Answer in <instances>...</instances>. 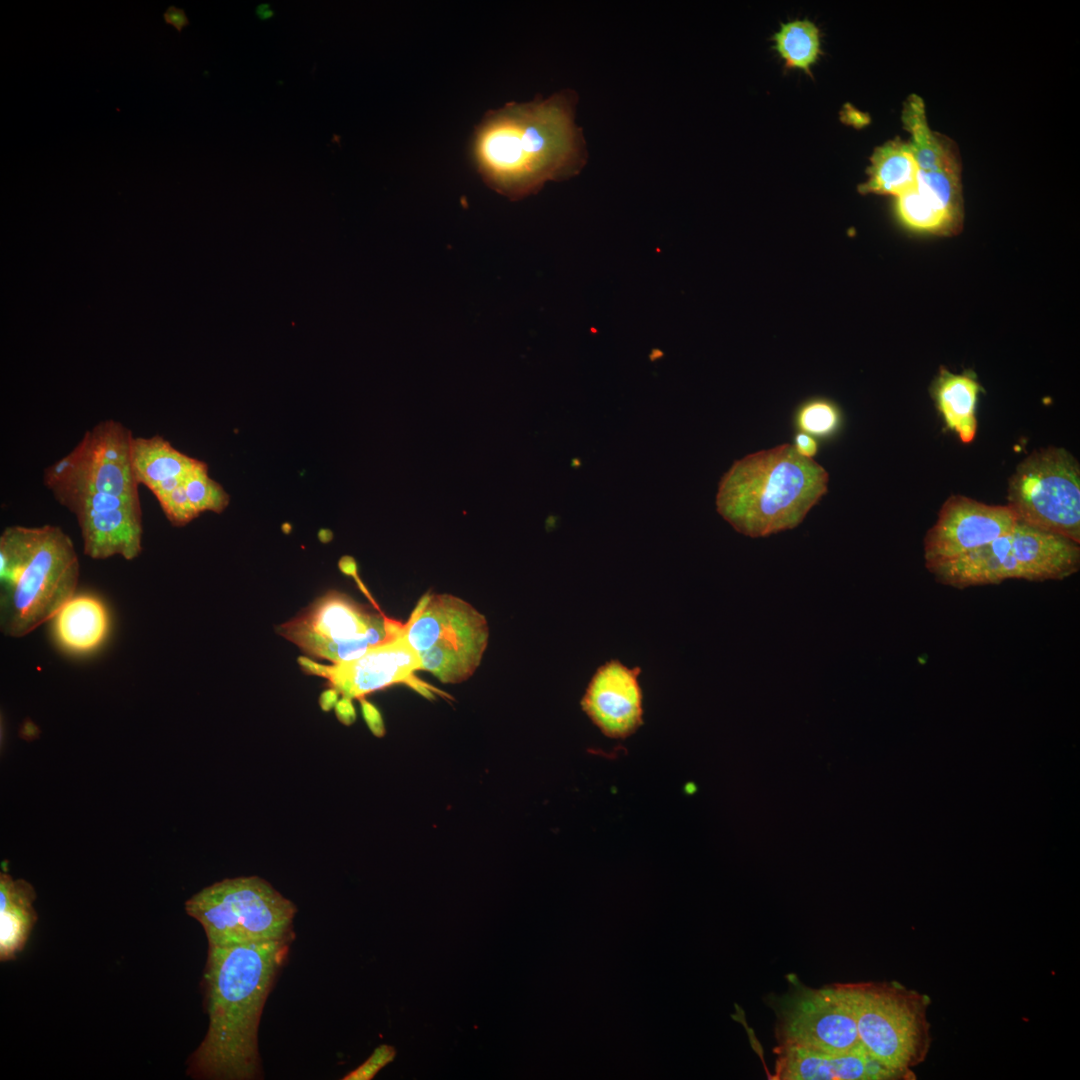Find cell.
I'll use <instances>...</instances> for the list:
<instances>
[{
    "instance_id": "9",
    "label": "cell",
    "mask_w": 1080,
    "mask_h": 1080,
    "mask_svg": "<svg viewBox=\"0 0 1080 1080\" xmlns=\"http://www.w3.org/2000/svg\"><path fill=\"white\" fill-rule=\"evenodd\" d=\"M401 630L402 624L331 592L283 624L280 633L308 655L341 664L361 657L398 636Z\"/></svg>"
},
{
    "instance_id": "13",
    "label": "cell",
    "mask_w": 1080,
    "mask_h": 1080,
    "mask_svg": "<svg viewBox=\"0 0 1080 1080\" xmlns=\"http://www.w3.org/2000/svg\"><path fill=\"white\" fill-rule=\"evenodd\" d=\"M1018 521L1007 504L990 505L951 495L924 536L925 566L929 569L985 546L1012 531Z\"/></svg>"
},
{
    "instance_id": "29",
    "label": "cell",
    "mask_w": 1080,
    "mask_h": 1080,
    "mask_svg": "<svg viewBox=\"0 0 1080 1080\" xmlns=\"http://www.w3.org/2000/svg\"><path fill=\"white\" fill-rule=\"evenodd\" d=\"M163 19L166 24L172 25L178 33H181L184 27L190 24V21L186 15V12L182 8H178L174 5L168 6L163 12Z\"/></svg>"
},
{
    "instance_id": "33",
    "label": "cell",
    "mask_w": 1080,
    "mask_h": 1080,
    "mask_svg": "<svg viewBox=\"0 0 1080 1080\" xmlns=\"http://www.w3.org/2000/svg\"><path fill=\"white\" fill-rule=\"evenodd\" d=\"M256 15L260 20H268L274 16V12L269 4L263 3L256 7Z\"/></svg>"
},
{
    "instance_id": "7",
    "label": "cell",
    "mask_w": 1080,
    "mask_h": 1080,
    "mask_svg": "<svg viewBox=\"0 0 1080 1080\" xmlns=\"http://www.w3.org/2000/svg\"><path fill=\"white\" fill-rule=\"evenodd\" d=\"M185 910L201 924L209 946L294 937L296 906L257 876L216 882L188 899Z\"/></svg>"
},
{
    "instance_id": "18",
    "label": "cell",
    "mask_w": 1080,
    "mask_h": 1080,
    "mask_svg": "<svg viewBox=\"0 0 1080 1080\" xmlns=\"http://www.w3.org/2000/svg\"><path fill=\"white\" fill-rule=\"evenodd\" d=\"M53 619V633L59 645L72 653H88L98 648L109 630V615L95 596H72Z\"/></svg>"
},
{
    "instance_id": "30",
    "label": "cell",
    "mask_w": 1080,
    "mask_h": 1080,
    "mask_svg": "<svg viewBox=\"0 0 1080 1080\" xmlns=\"http://www.w3.org/2000/svg\"><path fill=\"white\" fill-rule=\"evenodd\" d=\"M793 447L798 454L807 458H812L818 450L816 440L804 432L798 433L795 436V444Z\"/></svg>"
},
{
    "instance_id": "32",
    "label": "cell",
    "mask_w": 1080,
    "mask_h": 1080,
    "mask_svg": "<svg viewBox=\"0 0 1080 1080\" xmlns=\"http://www.w3.org/2000/svg\"><path fill=\"white\" fill-rule=\"evenodd\" d=\"M338 714L341 715L342 720H347L350 723L354 718V710L350 704V699L343 698L338 705Z\"/></svg>"
},
{
    "instance_id": "22",
    "label": "cell",
    "mask_w": 1080,
    "mask_h": 1080,
    "mask_svg": "<svg viewBox=\"0 0 1080 1080\" xmlns=\"http://www.w3.org/2000/svg\"><path fill=\"white\" fill-rule=\"evenodd\" d=\"M199 460L175 449L159 435L134 437L132 467L138 484L152 490L162 481L182 478Z\"/></svg>"
},
{
    "instance_id": "4",
    "label": "cell",
    "mask_w": 1080,
    "mask_h": 1080,
    "mask_svg": "<svg viewBox=\"0 0 1080 1080\" xmlns=\"http://www.w3.org/2000/svg\"><path fill=\"white\" fill-rule=\"evenodd\" d=\"M79 561L70 537L53 525L9 526L0 536V629L23 637L52 620L75 595Z\"/></svg>"
},
{
    "instance_id": "17",
    "label": "cell",
    "mask_w": 1080,
    "mask_h": 1080,
    "mask_svg": "<svg viewBox=\"0 0 1080 1080\" xmlns=\"http://www.w3.org/2000/svg\"><path fill=\"white\" fill-rule=\"evenodd\" d=\"M775 1080H912L913 1070H898L874 1058L867 1049L858 1048L845 1053H816L804 1049L776 1045Z\"/></svg>"
},
{
    "instance_id": "25",
    "label": "cell",
    "mask_w": 1080,
    "mask_h": 1080,
    "mask_svg": "<svg viewBox=\"0 0 1080 1080\" xmlns=\"http://www.w3.org/2000/svg\"><path fill=\"white\" fill-rule=\"evenodd\" d=\"M188 499L196 513L205 511L221 513L229 504V495L224 488L209 477L207 465L198 461L183 480Z\"/></svg>"
},
{
    "instance_id": "16",
    "label": "cell",
    "mask_w": 1080,
    "mask_h": 1080,
    "mask_svg": "<svg viewBox=\"0 0 1080 1080\" xmlns=\"http://www.w3.org/2000/svg\"><path fill=\"white\" fill-rule=\"evenodd\" d=\"M641 671L639 666L629 668L611 659L591 677L580 706L604 736L626 739L643 725Z\"/></svg>"
},
{
    "instance_id": "5",
    "label": "cell",
    "mask_w": 1080,
    "mask_h": 1080,
    "mask_svg": "<svg viewBox=\"0 0 1080 1080\" xmlns=\"http://www.w3.org/2000/svg\"><path fill=\"white\" fill-rule=\"evenodd\" d=\"M1079 568V543L1019 520L991 543L927 570L939 584L964 589L1009 579L1059 581Z\"/></svg>"
},
{
    "instance_id": "26",
    "label": "cell",
    "mask_w": 1080,
    "mask_h": 1080,
    "mask_svg": "<svg viewBox=\"0 0 1080 1080\" xmlns=\"http://www.w3.org/2000/svg\"><path fill=\"white\" fill-rule=\"evenodd\" d=\"M796 423L806 434L825 437L833 434L839 427L840 412L831 401L814 399L799 409Z\"/></svg>"
},
{
    "instance_id": "23",
    "label": "cell",
    "mask_w": 1080,
    "mask_h": 1080,
    "mask_svg": "<svg viewBox=\"0 0 1080 1080\" xmlns=\"http://www.w3.org/2000/svg\"><path fill=\"white\" fill-rule=\"evenodd\" d=\"M777 51L788 66L808 70L819 54V32L807 20L788 22L776 33Z\"/></svg>"
},
{
    "instance_id": "10",
    "label": "cell",
    "mask_w": 1080,
    "mask_h": 1080,
    "mask_svg": "<svg viewBox=\"0 0 1080 1080\" xmlns=\"http://www.w3.org/2000/svg\"><path fill=\"white\" fill-rule=\"evenodd\" d=\"M788 982V991L771 1002L777 1045L816 1053H845L862 1045L839 983L812 988L793 974Z\"/></svg>"
},
{
    "instance_id": "12",
    "label": "cell",
    "mask_w": 1080,
    "mask_h": 1080,
    "mask_svg": "<svg viewBox=\"0 0 1080 1080\" xmlns=\"http://www.w3.org/2000/svg\"><path fill=\"white\" fill-rule=\"evenodd\" d=\"M53 495L75 515L87 556L106 559L119 555L126 560L139 556L143 534L140 500L97 492Z\"/></svg>"
},
{
    "instance_id": "3",
    "label": "cell",
    "mask_w": 1080,
    "mask_h": 1080,
    "mask_svg": "<svg viewBox=\"0 0 1080 1080\" xmlns=\"http://www.w3.org/2000/svg\"><path fill=\"white\" fill-rule=\"evenodd\" d=\"M827 471L790 444L749 454L719 482L718 513L739 533L766 537L798 526L827 493Z\"/></svg>"
},
{
    "instance_id": "15",
    "label": "cell",
    "mask_w": 1080,
    "mask_h": 1080,
    "mask_svg": "<svg viewBox=\"0 0 1080 1080\" xmlns=\"http://www.w3.org/2000/svg\"><path fill=\"white\" fill-rule=\"evenodd\" d=\"M306 666L326 677L334 691L347 699L362 698L397 683L408 684L422 694L430 695L429 687L414 676L417 670H421L420 659L405 641L402 631L355 660L331 666L308 661Z\"/></svg>"
},
{
    "instance_id": "14",
    "label": "cell",
    "mask_w": 1080,
    "mask_h": 1080,
    "mask_svg": "<svg viewBox=\"0 0 1080 1080\" xmlns=\"http://www.w3.org/2000/svg\"><path fill=\"white\" fill-rule=\"evenodd\" d=\"M402 635L418 653L483 655L488 644L487 620L466 601L450 594H426L417 603Z\"/></svg>"
},
{
    "instance_id": "11",
    "label": "cell",
    "mask_w": 1080,
    "mask_h": 1080,
    "mask_svg": "<svg viewBox=\"0 0 1080 1080\" xmlns=\"http://www.w3.org/2000/svg\"><path fill=\"white\" fill-rule=\"evenodd\" d=\"M133 434L109 419L88 430L64 457L48 466L43 483L52 492H97L140 500L132 467Z\"/></svg>"
},
{
    "instance_id": "2",
    "label": "cell",
    "mask_w": 1080,
    "mask_h": 1080,
    "mask_svg": "<svg viewBox=\"0 0 1080 1080\" xmlns=\"http://www.w3.org/2000/svg\"><path fill=\"white\" fill-rule=\"evenodd\" d=\"M292 939L209 946L204 971L209 1025L189 1059L192 1078H260V1018Z\"/></svg>"
},
{
    "instance_id": "27",
    "label": "cell",
    "mask_w": 1080,
    "mask_h": 1080,
    "mask_svg": "<svg viewBox=\"0 0 1080 1080\" xmlns=\"http://www.w3.org/2000/svg\"><path fill=\"white\" fill-rule=\"evenodd\" d=\"M166 516L174 526H183L198 516L186 494L183 483L172 491L157 497Z\"/></svg>"
},
{
    "instance_id": "1",
    "label": "cell",
    "mask_w": 1080,
    "mask_h": 1080,
    "mask_svg": "<svg viewBox=\"0 0 1080 1080\" xmlns=\"http://www.w3.org/2000/svg\"><path fill=\"white\" fill-rule=\"evenodd\" d=\"M577 103V92L563 89L488 110L474 129L470 147L484 183L514 201L537 193L549 181L577 175L588 159L576 123Z\"/></svg>"
},
{
    "instance_id": "19",
    "label": "cell",
    "mask_w": 1080,
    "mask_h": 1080,
    "mask_svg": "<svg viewBox=\"0 0 1080 1080\" xmlns=\"http://www.w3.org/2000/svg\"><path fill=\"white\" fill-rule=\"evenodd\" d=\"M981 385L972 374H955L941 368L931 394L947 428L963 443L973 441L977 431L976 403Z\"/></svg>"
},
{
    "instance_id": "34",
    "label": "cell",
    "mask_w": 1080,
    "mask_h": 1080,
    "mask_svg": "<svg viewBox=\"0 0 1080 1080\" xmlns=\"http://www.w3.org/2000/svg\"><path fill=\"white\" fill-rule=\"evenodd\" d=\"M340 567L348 574H354L356 571V563L351 557H345L340 562Z\"/></svg>"
},
{
    "instance_id": "20",
    "label": "cell",
    "mask_w": 1080,
    "mask_h": 1080,
    "mask_svg": "<svg viewBox=\"0 0 1080 1080\" xmlns=\"http://www.w3.org/2000/svg\"><path fill=\"white\" fill-rule=\"evenodd\" d=\"M33 887L22 879L0 874V960L8 961L23 950L37 920Z\"/></svg>"
},
{
    "instance_id": "21",
    "label": "cell",
    "mask_w": 1080,
    "mask_h": 1080,
    "mask_svg": "<svg viewBox=\"0 0 1080 1080\" xmlns=\"http://www.w3.org/2000/svg\"><path fill=\"white\" fill-rule=\"evenodd\" d=\"M918 166L910 142L891 140L876 148L862 193L899 197L917 184Z\"/></svg>"
},
{
    "instance_id": "31",
    "label": "cell",
    "mask_w": 1080,
    "mask_h": 1080,
    "mask_svg": "<svg viewBox=\"0 0 1080 1080\" xmlns=\"http://www.w3.org/2000/svg\"><path fill=\"white\" fill-rule=\"evenodd\" d=\"M364 716L370 725L371 729L375 732L382 731V721L378 711L369 703L363 702Z\"/></svg>"
},
{
    "instance_id": "8",
    "label": "cell",
    "mask_w": 1080,
    "mask_h": 1080,
    "mask_svg": "<svg viewBox=\"0 0 1080 1080\" xmlns=\"http://www.w3.org/2000/svg\"><path fill=\"white\" fill-rule=\"evenodd\" d=\"M1007 501L1020 521L1080 544V465L1065 448L1025 457L1009 479Z\"/></svg>"
},
{
    "instance_id": "24",
    "label": "cell",
    "mask_w": 1080,
    "mask_h": 1080,
    "mask_svg": "<svg viewBox=\"0 0 1080 1080\" xmlns=\"http://www.w3.org/2000/svg\"><path fill=\"white\" fill-rule=\"evenodd\" d=\"M896 209L900 220L914 230L949 233L959 227L945 211L922 196L915 187L897 197Z\"/></svg>"
},
{
    "instance_id": "28",
    "label": "cell",
    "mask_w": 1080,
    "mask_h": 1080,
    "mask_svg": "<svg viewBox=\"0 0 1080 1080\" xmlns=\"http://www.w3.org/2000/svg\"><path fill=\"white\" fill-rule=\"evenodd\" d=\"M396 1057L395 1047L388 1044L377 1046L372 1054L358 1067L347 1073L343 1080H371Z\"/></svg>"
},
{
    "instance_id": "6",
    "label": "cell",
    "mask_w": 1080,
    "mask_h": 1080,
    "mask_svg": "<svg viewBox=\"0 0 1080 1080\" xmlns=\"http://www.w3.org/2000/svg\"><path fill=\"white\" fill-rule=\"evenodd\" d=\"M855 1016L862 1045L878 1061L912 1070L932 1043L927 995L896 981L839 983Z\"/></svg>"
}]
</instances>
